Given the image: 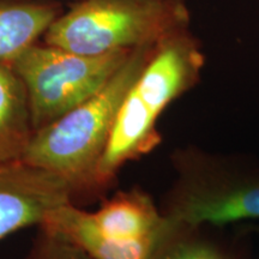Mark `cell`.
Here are the masks:
<instances>
[{"instance_id":"5","label":"cell","mask_w":259,"mask_h":259,"mask_svg":"<svg viewBox=\"0 0 259 259\" xmlns=\"http://www.w3.org/2000/svg\"><path fill=\"white\" fill-rule=\"evenodd\" d=\"M131 51L84 56L38 41L16 57L10 64L27 93L34 132L99 93Z\"/></svg>"},{"instance_id":"11","label":"cell","mask_w":259,"mask_h":259,"mask_svg":"<svg viewBox=\"0 0 259 259\" xmlns=\"http://www.w3.org/2000/svg\"><path fill=\"white\" fill-rule=\"evenodd\" d=\"M24 259H93L78 246L59 235L40 229Z\"/></svg>"},{"instance_id":"2","label":"cell","mask_w":259,"mask_h":259,"mask_svg":"<svg viewBox=\"0 0 259 259\" xmlns=\"http://www.w3.org/2000/svg\"><path fill=\"white\" fill-rule=\"evenodd\" d=\"M156 45L134 48L99 93L35 131L22 160L61 177L72 186L76 196L102 194L97 185V167L121 103Z\"/></svg>"},{"instance_id":"8","label":"cell","mask_w":259,"mask_h":259,"mask_svg":"<svg viewBox=\"0 0 259 259\" xmlns=\"http://www.w3.org/2000/svg\"><path fill=\"white\" fill-rule=\"evenodd\" d=\"M65 11L58 0H0V61L11 63Z\"/></svg>"},{"instance_id":"10","label":"cell","mask_w":259,"mask_h":259,"mask_svg":"<svg viewBox=\"0 0 259 259\" xmlns=\"http://www.w3.org/2000/svg\"><path fill=\"white\" fill-rule=\"evenodd\" d=\"M200 229L170 221V228L149 259H240L228 246L202 234Z\"/></svg>"},{"instance_id":"9","label":"cell","mask_w":259,"mask_h":259,"mask_svg":"<svg viewBox=\"0 0 259 259\" xmlns=\"http://www.w3.org/2000/svg\"><path fill=\"white\" fill-rule=\"evenodd\" d=\"M32 135L23 83L11 64L0 61V163L22 160Z\"/></svg>"},{"instance_id":"3","label":"cell","mask_w":259,"mask_h":259,"mask_svg":"<svg viewBox=\"0 0 259 259\" xmlns=\"http://www.w3.org/2000/svg\"><path fill=\"white\" fill-rule=\"evenodd\" d=\"M176 179L161 211L178 225L202 228L259 220V164L202 148L170 155Z\"/></svg>"},{"instance_id":"6","label":"cell","mask_w":259,"mask_h":259,"mask_svg":"<svg viewBox=\"0 0 259 259\" xmlns=\"http://www.w3.org/2000/svg\"><path fill=\"white\" fill-rule=\"evenodd\" d=\"M72 186L59 176L23 160L0 163V240L40 226L52 210L73 203Z\"/></svg>"},{"instance_id":"7","label":"cell","mask_w":259,"mask_h":259,"mask_svg":"<svg viewBox=\"0 0 259 259\" xmlns=\"http://www.w3.org/2000/svg\"><path fill=\"white\" fill-rule=\"evenodd\" d=\"M100 234L114 241H137L161 235L169 220L157 208L145 191H119L106 199L96 211L90 212Z\"/></svg>"},{"instance_id":"12","label":"cell","mask_w":259,"mask_h":259,"mask_svg":"<svg viewBox=\"0 0 259 259\" xmlns=\"http://www.w3.org/2000/svg\"><path fill=\"white\" fill-rule=\"evenodd\" d=\"M58 2H59V0H58ZM73 3H76V2H79V0H72Z\"/></svg>"},{"instance_id":"4","label":"cell","mask_w":259,"mask_h":259,"mask_svg":"<svg viewBox=\"0 0 259 259\" xmlns=\"http://www.w3.org/2000/svg\"><path fill=\"white\" fill-rule=\"evenodd\" d=\"M185 0H79L58 17L41 41L51 46L101 56L156 44L190 28Z\"/></svg>"},{"instance_id":"1","label":"cell","mask_w":259,"mask_h":259,"mask_svg":"<svg viewBox=\"0 0 259 259\" xmlns=\"http://www.w3.org/2000/svg\"><path fill=\"white\" fill-rule=\"evenodd\" d=\"M205 65L202 44L190 28L157 42L150 59L122 101L97 167L102 193L128 162L150 154L162 142L157 121L164 109L200 82Z\"/></svg>"}]
</instances>
